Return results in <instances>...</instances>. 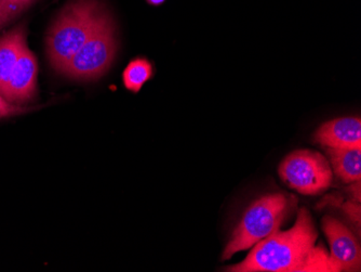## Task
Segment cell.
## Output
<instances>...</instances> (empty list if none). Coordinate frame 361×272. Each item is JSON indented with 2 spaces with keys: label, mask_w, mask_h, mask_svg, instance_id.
<instances>
[{
  "label": "cell",
  "mask_w": 361,
  "mask_h": 272,
  "mask_svg": "<svg viewBox=\"0 0 361 272\" xmlns=\"http://www.w3.org/2000/svg\"><path fill=\"white\" fill-rule=\"evenodd\" d=\"M317 232L306 208L298 213L294 226L279 229L252 247L243 263L228 268L234 272L338 271L322 247L315 245Z\"/></svg>",
  "instance_id": "obj_1"
},
{
  "label": "cell",
  "mask_w": 361,
  "mask_h": 272,
  "mask_svg": "<svg viewBox=\"0 0 361 272\" xmlns=\"http://www.w3.org/2000/svg\"><path fill=\"white\" fill-rule=\"evenodd\" d=\"M97 0H71L54 22L47 37V49L52 66L59 72L89 40L102 19Z\"/></svg>",
  "instance_id": "obj_2"
},
{
  "label": "cell",
  "mask_w": 361,
  "mask_h": 272,
  "mask_svg": "<svg viewBox=\"0 0 361 272\" xmlns=\"http://www.w3.org/2000/svg\"><path fill=\"white\" fill-rule=\"evenodd\" d=\"M292 199L283 194H271L257 199L247 208L227 243L222 259L255 247L281 228L291 210Z\"/></svg>",
  "instance_id": "obj_3"
},
{
  "label": "cell",
  "mask_w": 361,
  "mask_h": 272,
  "mask_svg": "<svg viewBox=\"0 0 361 272\" xmlns=\"http://www.w3.org/2000/svg\"><path fill=\"white\" fill-rule=\"evenodd\" d=\"M116 54L115 26L111 18L104 13L92 35L72 57L61 73L79 81L99 78L111 68Z\"/></svg>",
  "instance_id": "obj_4"
},
{
  "label": "cell",
  "mask_w": 361,
  "mask_h": 272,
  "mask_svg": "<svg viewBox=\"0 0 361 272\" xmlns=\"http://www.w3.org/2000/svg\"><path fill=\"white\" fill-rule=\"evenodd\" d=\"M278 172L281 180L304 196H317L332 184L329 161L319 152L298 150L286 156Z\"/></svg>",
  "instance_id": "obj_5"
},
{
  "label": "cell",
  "mask_w": 361,
  "mask_h": 272,
  "mask_svg": "<svg viewBox=\"0 0 361 272\" xmlns=\"http://www.w3.org/2000/svg\"><path fill=\"white\" fill-rule=\"evenodd\" d=\"M322 230L329 241L330 259L338 271H359L361 249L354 233L340 220L330 216L322 220Z\"/></svg>",
  "instance_id": "obj_6"
},
{
  "label": "cell",
  "mask_w": 361,
  "mask_h": 272,
  "mask_svg": "<svg viewBox=\"0 0 361 272\" xmlns=\"http://www.w3.org/2000/svg\"><path fill=\"white\" fill-rule=\"evenodd\" d=\"M37 72V60L26 45L10 76L4 98L11 103L30 101L35 95Z\"/></svg>",
  "instance_id": "obj_7"
},
{
  "label": "cell",
  "mask_w": 361,
  "mask_h": 272,
  "mask_svg": "<svg viewBox=\"0 0 361 272\" xmlns=\"http://www.w3.org/2000/svg\"><path fill=\"white\" fill-rule=\"evenodd\" d=\"M315 141L324 148H361L360 117H340L318 128Z\"/></svg>",
  "instance_id": "obj_8"
},
{
  "label": "cell",
  "mask_w": 361,
  "mask_h": 272,
  "mask_svg": "<svg viewBox=\"0 0 361 272\" xmlns=\"http://www.w3.org/2000/svg\"><path fill=\"white\" fill-rule=\"evenodd\" d=\"M26 46L25 28L19 26L0 38V93H5L16 62Z\"/></svg>",
  "instance_id": "obj_9"
},
{
  "label": "cell",
  "mask_w": 361,
  "mask_h": 272,
  "mask_svg": "<svg viewBox=\"0 0 361 272\" xmlns=\"http://www.w3.org/2000/svg\"><path fill=\"white\" fill-rule=\"evenodd\" d=\"M332 172L342 182L354 184L361 178V148H326Z\"/></svg>",
  "instance_id": "obj_10"
},
{
  "label": "cell",
  "mask_w": 361,
  "mask_h": 272,
  "mask_svg": "<svg viewBox=\"0 0 361 272\" xmlns=\"http://www.w3.org/2000/svg\"><path fill=\"white\" fill-rule=\"evenodd\" d=\"M154 66L145 58H135L128 63L123 73V82L127 90L140 93L144 85L154 76Z\"/></svg>",
  "instance_id": "obj_11"
},
{
  "label": "cell",
  "mask_w": 361,
  "mask_h": 272,
  "mask_svg": "<svg viewBox=\"0 0 361 272\" xmlns=\"http://www.w3.org/2000/svg\"><path fill=\"white\" fill-rule=\"evenodd\" d=\"M34 1L35 0H0V12L3 14L6 23Z\"/></svg>",
  "instance_id": "obj_12"
},
{
  "label": "cell",
  "mask_w": 361,
  "mask_h": 272,
  "mask_svg": "<svg viewBox=\"0 0 361 272\" xmlns=\"http://www.w3.org/2000/svg\"><path fill=\"white\" fill-rule=\"evenodd\" d=\"M36 110V107H23L14 105L4 98L3 95L0 93V119L4 117H13V115L23 114L27 112Z\"/></svg>",
  "instance_id": "obj_13"
},
{
  "label": "cell",
  "mask_w": 361,
  "mask_h": 272,
  "mask_svg": "<svg viewBox=\"0 0 361 272\" xmlns=\"http://www.w3.org/2000/svg\"><path fill=\"white\" fill-rule=\"evenodd\" d=\"M344 211L346 214L350 215V218L353 220H357L358 225H360V207L359 205L355 204V203H346L344 205Z\"/></svg>",
  "instance_id": "obj_14"
},
{
  "label": "cell",
  "mask_w": 361,
  "mask_h": 272,
  "mask_svg": "<svg viewBox=\"0 0 361 272\" xmlns=\"http://www.w3.org/2000/svg\"><path fill=\"white\" fill-rule=\"evenodd\" d=\"M146 3L149 4V5L154 6V7H158V6H161L162 4H165L166 0H146Z\"/></svg>",
  "instance_id": "obj_15"
},
{
  "label": "cell",
  "mask_w": 361,
  "mask_h": 272,
  "mask_svg": "<svg viewBox=\"0 0 361 272\" xmlns=\"http://www.w3.org/2000/svg\"><path fill=\"white\" fill-rule=\"evenodd\" d=\"M5 19H4L3 14H1V12H0V28H1L3 25H5Z\"/></svg>",
  "instance_id": "obj_16"
}]
</instances>
